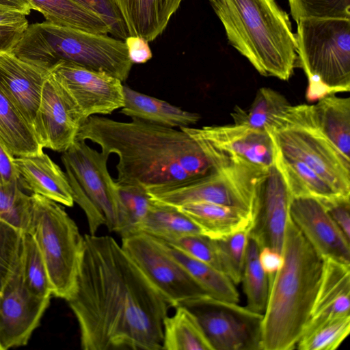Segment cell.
I'll return each mask as SVG.
<instances>
[{
	"label": "cell",
	"mask_w": 350,
	"mask_h": 350,
	"mask_svg": "<svg viewBox=\"0 0 350 350\" xmlns=\"http://www.w3.org/2000/svg\"><path fill=\"white\" fill-rule=\"evenodd\" d=\"M75 291L67 301L83 350H160L170 305L114 238L85 234Z\"/></svg>",
	"instance_id": "6da1fadb"
},
{
	"label": "cell",
	"mask_w": 350,
	"mask_h": 350,
	"mask_svg": "<svg viewBox=\"0 0 350 350\" xmlns=\"http://www.w3.org/2000/svg\"><path fill=\"white\" fill-rule=\"evenodd\" d=\"M77 139L90 140L118 157L119 184L146 189L173 185L215 170L196 142L181 129L137 119L120 122L92 116L80 126Z\"/></svg>",
	"instance_id": "7a4b0ae2"
},
{
	"label": "cell",
	"mask_w": 350,
	"mask_h": 350,
	"mask_svg": "<svg viewBox=\"0 0 350 350\" xmlns=\"http://www.w3.org/2000/svg\"><path fill=\"white\" fill-rule=\"evenodd\" d=\"M283 264L269 285L263 312L262 350L296 348L319 287L323 258L291 219L282 250Z\"/></svg>",
	"instance_id": "3957f363"
},
{
	"label": "cell",
	"mask_w": 350,
	"mask_h": 350,
	"mask_svg": "<svg viewBox=\"0 0 350 350\" xmlns=\"http://www.w3.org/2000/svg\"><path fill=\"white\" fill-rule=\"evenodd\" d=\"M228 43L265 77L288 80L297 66L295 34L275 0H208Z\"/></svg>",
	"instance_id": "277c9868"
},
{
	"label": "cell",
	"mask_w": 350,
	"mask_h": 350,
	"mask_svg": "<svg viewBox=\"0 0 350 350\" xmlns=\"http://www.w3.org/2000/svg\"><path fill=\"white\" fill-rule=\"evenodd\" d=\"M11 52L45 73L59 62H68L122 82L133 66L124 40L46 21L29 25Z\"/></svg>",
	"instance_id": "5b68a950"
},
{
	"label": "cell",
	"mask_w": 350,
	"mask_h": 350,
	"mask_svg": "<svg viewBox=\"0 0 350 350\" xmlns=\"http://www.w3.org/2000/svg\"><path fill=\"white\" fill-rule=\"evenodd\" d=\"M295 34L308 101L350 90V18H304Z\"/></svg>",
	"instance_id": "8992f818"
},
{
	"label": "cell",
	"mask_w": 350,
	"mask_h": 350,
	"mask_svg": "<svg viewBox=\"0 0 350 350\" xmlns=\"http://www.w3.org/2000/svg\"><path fill=\"white\" fill-rule=\"evenodd\" d=\"M31 224L43 257L51 295L68 301L73 295L83 250L84 237L61 204L30 195Z\"/></svg>",
	"instance_id": "52a82bcc"
},
{
	"label": "cell",
	"mask_w": 350,
	"mask_h": 350,
	"mask_svg": "<svg viewBox=\"0 0 350 350\" xmlns=\"http://www.w3.org/2000/svg\"><path fill=\"white\" fill-rule=\"evenodd\" d=\"M266 130L278 150L301 161L340 195L350 197V159L319 131L311 105H291Z\"/></svg>",
	"instance_id": "ba28073f"
},
{
	"label": "cell",
	"mask_w": 350,
	"mask_h": 350,
	"mask_svg": "<svg viewBox=\"0 0 350 350\" xmlns=\"http://www.w3.org/2000/svg\"><path fill=\"white\" fill-rule=\"evenodd\" d=\"M109 157L77 139L61 157L74 202L83 211L90 234L102 226L116 232L118 226V194L108 170Z\"/></svg>",
	"instance_id": "9c48e42d"
},
{
	"label": "cell",
	"mask_w": 350,
	"mask_h": 350,
	"mask_svg": "<svg viewBox=\"0 0 350 350\" xmlns=\"http://www.w3.org/2000/svg\"><path fill=\"white\" fill-rule=\"evenodd\" d=\"M266 169L233 166L178 184L146 190L153 201L174 207L204 202L235 207L252 215L255 184Z\"/></svg>",
	"instance_id": "30bf717a"
},
{
	"label": "cell",
	"mask_w": 350,
	"mask_h": 350,
	"mask_svg": "<svg viewBox=\"0 0 350 350\" xmlns=\"http://www.w3.org/2000/svg\"><path fill=\"white\" fill-rule=\"evenodd\" d=\"M180 129L196 142L215 170L238 165L265 169L274 164V146L265 130L235 123Z\"/></svg>",
	"instance_id": "8fae6325"
},
{
	"label": "cell",
	"mask_w": 350,
	"mask_h": 350,
	"mask_svg": "<svg viewBox=\"0 0 350 350\" xmlns=\"http://www.w3.org/2000/svg\"><path fill=\"white\" fill-rule=\"evenodd\" d=\"M181 306L196 317L213 350H262V313L210 295Z\"/></svg>",
	"instance_id": "7c38bea8"
},
{
	"label": "cell",
	"mask_w": 350,
	"mask_h": 350,
	"mask_svg": "<svg viewBox=\"0 0 350 350\" xmlns=\"http://www.w3.org/2000/svg\"><path fill=\"white\" fill-rule=\"evenodd\" d=\"M121 246L171 307L209 295L157 239L139 232L122 238Z\"/></svg>",
	"instance_id": "4fadbf2b"
},
{
	"label": "cell",
	"mask_w": 350,
	"mask_h": 350,
	"mask_svg": "<svg viewBox=\"0 0 350 350\" xmlns=\"http://www.w3.org/2000/svg\"><path fill=\"white\" fill-rule=\"evenodd\" d=\"M49 74L81 125L90 116L109 115L124 106V85L111 75L68 62H59Z\"/></svg>",
	"instance_id": "5bb4252c"
},
{
	"label": "cell",
	"mask_w": 350,
	"mask_h": 350,
	"mask_svg": "<svg viewBox=\"0 0 350 350\" xmlns=\"http://www.w3.org/2000/svg\"><path fill=\"white\" fill-rule=\"evenodd\" d=\"M291 199L286 183L274 163L262 172L254 187L249 238L259 249L269 247L282 252Z\"/></svg>",
	"instance_id": "9a60e30c"
},
{
	"label": "cell",
	"mask_w": 350,
	"mask_h": 350,
	"mask_svg": "<svg viewBox=\"0 0 350 350\" xmlns=\"http://www.w3.org/2000/svg\"><path fill=\"white\" fill-rule=\"evenodd\" d=\"M51 296L39 297L26 286L23 252L0 295V345L2 350L26 345L50 304Z\"/></svg>",
	"instance_id": "2e32d148"
},
{
	"label": "cell",
	"mask_w": 350,
	"mask_h": 350,
	"mask_svg": "<svg viewBox=\"0 0 350 350\" xmlns=\"http://www.w3.org/2000/svg\"><path fill=\"white\" fill-rule=\"evenodd\" d=\"M289 216L313 250L322 258L350 264L348 239L317 198L292 196Z\"/></svg>",
	"instance_id": "e0dca14e"
},
{
	"label": "cell",
	"mask_w": 350,
	"mask_h": 350,
	"mask_svg": "<svg viewBox=\"0 0 350 350\" xmlns=\"http://www.w3.org/2000/svg\"><path fill=\"white\" fill-rule=\"evenodd\" d=\"M80 126L66 96L48 74L34 129L39 144L43 148L63 152L76 140Z\"/></svg>",
	"instance_id": "ac0fdd59"
},
{
	"label": "cell",
	"mask_w": 350,
	"mask_h": 350,
	"mask_svg": "<svg viewBox=\"0 0 350 350\" xmlns=\"http://www.w3.org/2000/svg\"><path fill=\"white\" fill-rule=\"evenodd\" d=\"M48 74L12 52L0 54V90L18 109L33 131Z\"/></svg>",
	"instance_id": "d6986e66"
},
{
	"label": "cell",
	"mask_w": 350,
	"mask_h": 350,
	"mask_svg": "<svg viewBox=\"0 0 350 350\" xmlns=\"http://www.w3.org/2000/svg\"><path fill=\"white\" fill-rule=\"evenodd\" d=\"M349 311L350 264L324 258L319 287L302 334L325 321L350 314Z\"/></svg>",
	"instance_id": "ffe728a7"
},
{
	"label": "cell",
	"mask_w": 350,
	"mask_h": 350,
	"mask_svg": "<svg viewBox=\"0 0 350 350\" xmlns=\"http://www.w3.org/2000/svg\"><path fill=\"white\" fill-rule=\"evenodd\" d=\"M14 163L25 191L66 206H73L72 191L66 173L43 150L14 157Z\"/></svg>",
	"instance_id": "44dd1931"
},
{
	"label": "cell",
	"mask_w": 350,
	"mask_h": 350,
	"mask_svg": "<svg viewBox=\"0 0 350 350\" xmlns=\"http://www.w3.org/2000/svg\"><path fill=\"white\" fill-rule=\"evenodd\" d=\"M183 0H115L129 36L148 42L165 29Z\"/></svg>",
	"instance_id": "7402d4cb"
},
{
	"label": "cell",
	"mask_w": 350,
	"mask_h": 350,
	"mask_svg": "<svg viewBox=\"0 0 350 350\" xmlns=\"http://www.w3.org/2000/svg\"><path fill=\"white\" fill-rule=\"evenodd\" d=\"M176 208L191 218L204 235L212 239L250 230L252 223L251 213L232 206L198 202Z\"/></svg>",
	"instance_id": "603a6c76"
},
{
	"label": "cell",
	"mask_w": 350,
	"mask_h": 350,
	"mask_svg": "<svg viewBox=\"0 0 350 350\" xmlns=\"http://www.w3.org/2000/svg\"><path fill=\"white\" fill-rule=\"evenodd\" d=\"M124 104L121 113L131 119L172 128L190 127L200 116L181 109L167 102L123 86Z\"/></svg>",
	"instance_id": "cb8c5ba5"
},
{
	"label": "cell",
	"mask_w": 350,
	"mask_h": 350,
	"mask_svg": "<svg viewBox=\"0 0 350 350\" xmlns=\"http://www.w3.org/2000/svg\"><path fill=\"white\" fill-rule=\"evenodd\" d=\"M311 113L322 134L350 159V98L325 96L311 105Z\"/></svg>",
	"instance_id": "d4e9b609"
},
{
	"label": "cell",
	"mask_w": 350,
	"mask_h": 350,
	"mask_svg": "<svg viewBox=\"0 0 350 350\" xmlns=\"http://www.w3.org/2000/svg\"><path fill=\"white\" fill-rule=\"evenodd\" d=\"M27 1L51 24L92 33H109V26L101 17L72 0Z\"/></svg>",
	"instance_id": "484cf974"
},
{
	"label": "cell",
	"mask_w": 350,
	"mask_h": 350,
	"mask_svg": "<svg viewBox=\"0 0 350 350\" xmlns=\"http://www.w3.org/2000/svg\"><path fill=\"white\" fill-rule=\"evenodd\" d=\"M0 142L14 157L43 150L31 126L0 90Z\"/></svg>",
	"instance_id": "4316f807"
},
{
	"label": "cell",
	"mask_w": 350,
	"mask_h": 350,
	"mask_svg": "<svg viewBox=\"0 0 350 350\" xmlns=\"http://www.w3.org/2000/svg\"><path fill=\"white\" fill-rule=\"evenodd\" d=\"M274 150V163L292 196H310L318 200L342 196L306 163L281 152L275 146Z\"/></svg>",
	"instance_id": "83f0119b"
},
{
	"label": "cell",
	"mask_w": 350,
	"mask_h": 350,
	"mask_svg": "<svg viewBox=\"0 0 350 350\" xmlns=\"http://www.w3.org/2000/svg\"><path fill=\"white\" fill-rule=\"evenodd\" d=\"M157 239L167 252L187 270L210 296L238 303L239 294L235 284L224 273L187 255L172 245L161 239Z\"/></svg>",
	"instance_id": "f1b7e54d"
},
{
	"label": "cell",
	"mask_w": 350,
	"mask_h": 350,
	"mask_svg": "<svg viewBox=\"0 0 350 350\" xmlns=\"http://www.w3.org/2000/svg\"><path fill=\"white\" fill-rule=\"evenodd\" d=\"M175 309L163 321L162 349L213 350L196 317L185 306Z\"/></svg>",
	"instance_id": "f546056e"
},
{
	"label": "cell",
	"mask_w": 350,
	"mask_h": 350,
	"mask_svg": "<svg viewBox=\"0 0 350 350\" xmlns=\"http://www.w3.org/2000/svg\"><path fill=\"white\" fill-rule=\"evenodd\" d=\"M140 232L168 243L187 235L203 234L200 227L177 208L153 200Z\"/></svg>",
	"instance_id": "4dcf8cb0"
},
{
	"label": "cell",
	"mask_w": 350,
	"mask_h": 350,
	"mask_svg": "<svg viewBox=\"0 0 350 350\" xmlns=\"http://www.w3.org/2000/svg\"><path fill=\"white\" fill-rule=\"evenodd\" d=\"M116 184L118 215L116 232L123 238L140 232L152 200L144 187L118 183Z\"/></svg>",
	"instance_id": "1f68e13d"
},
{
	"label": "cell",
	"mask_w": 350,
	"mask_h": 350,
	"mask_svg": "<svg viewBox=\"0 0 350 350\" xmlns=\"http://www.w3.org/2000/svg\"><path fill=\"white\" fill-rule=\"evenodd\" d=\"M291 104L280 92L269 88H261L247 109L236 106L231 113L234 123L265 130Z\"/></svg>",
	"instance_id": "d6a6232c"
},
{
	"label": "cell",
	"mask_w": 350,
	"mask_h": 350,
	"mask_svg": "<svg viewBox=\"0 0 350 350\" xmlns=\"http://www.w3.org/2000/svg\"><path fill=\"white\" fill-rule=\"evenodd\" d=\"M259 247L248 239L241 281L247 299V308L254 312H264L269 296V279L259 262Z\"/></svg>",
	"instance_id": "836d02e7"
},
{
	"label": "cell",
	"mask_w": 350,
	"mask_h": 350,
	"mask_svg": "<svg viewBox=\"0 0 350 350\" xmlns=\"http://www.w3.org/2000/svg\"><path fill=\"white\" fill-rule=\"evenodd\" d=\"M350 332V314L322 322L304 332L296 348L299 350H335Z\"/></svg>",
	"instance_id": "e575fe53"
},
{
	"label": "cell",
	"mask_w": 350,
	"mask_h": 350,
	"mask_svg": "<svg viewBox=\"0 0 350 350\" xmlns=\"http://www.w3.org/2000/svg\"><path fill=\"white\" fill-rule=\"evenodd\" d=\"M23 273L27 288L39 297L52 296L46 265L33 235L24 233Z\"/></svg>",
	"instance_id": "d590c367"
},
{
	"label": "cell",
	"mask_w": 350,
	"mask_h": 350,
	"mask_svg": "<svg viewBox=\"0 0 350 350\" xmlns=\"http://www.w3.org/2000/svg\"><path fill=\"white\" fill-rule=\"evenodd\" d=\"M31 202L21 185L3 186L0 184V219L23 232L31 224Z\"/></svg>",
	"instance_id": "8d00e7d4"
},
{
	"label": "cell",
	"mask_w": 350,
	"mask_h": 350,
	"mask_svg": "<svg viewBox=\"0 0 350 350\" xmlns=\"http://www.w3.org/2000/svg\"><path fill=\"white\" fill-rule=\"evenodd\" d=\"M248 239L249 230H245L220 239H214L221 271L234 284L241 282Z\"/></svg>",
	"instance_id": "74e56055"
},
{
	"label": "cell",
	"mask_w": 350,
	"mask_h": 350,
	"mask_svg": "<svg viewBox=\"0 0 350 350\" xmlns=\"http://www.w3.org/2000/svg\"><path fill=\"white\" fill-rule=\"evenodd\" d=\"M24 233L0 219V295L21 257Z\"/></svg>",
	"instance_id": "f35d334b"
},
{
	"label": "cell",
	"mask_w": 350,
	"mask_h": 350,
	"mask_svg": "<svg viewBox=\"0 0 350 350\" xmlns=\"http://www.w3.org/2000/svg\"><path fill=\"white\" fill-rule=\"evenodd\" d=\"M292 18H350V0H288Z\"/></svg>",
	"instance_id": "ab89813d"
},
{
	"label": "cell",
	"mask_w": 350,
	"mask_h": 350,
	"mask_svg": "<svg viewBox=\"0 0 350 350\" xmlns=\"http://www.w3.org/2000/svg\"><path fill=\"white\" fill-rule=\"evenodd\" d=\"M168 243L187 255L221 271L214 239L204 234H198L187 235Z\"/></svg>",
	"instance_id": "60d3db41"
},
{
	"label": "cell",
	"mask_w": 350,
	"mask_h": 350,
	"mask_svg": "<svg viewBox=\"0 0 350 350\" xmlns=\"http://www.w3.org/2000/svg\"><path fill=\"white\" fill-rule=\"evenodd\" d=\"M94 12L107 24L109 33L116 38L124 40L129 31L115 0H72Z\"/></svg>",
	"instance_id": "b9f144b4"
},
{
	"label": "cell",
	"mask_w": 350,
	"mask_h": 350,
	"mask_svg": "<svg viewBox=\"0 0 350 350\" xmlns=\"http://www.w3.org/2000/svg\"><path fill=\"white\" fill-rule=\"evenodd\" d=\"M319 200L334 221L350 239V197L336 196Z\"/></svg>",
	"instance_id": "7bdbcfd3"
},
{
	"label": "cell",
	"mask_w": 350,
	"mask_h": 350,
	"mask_svg": "<svg viewBox=\"0 0 350 350\" xmlns=\"http://www.w3.org/2000/svg\"><path fill=\"white\" fill-rule=\"evenodd\" d=\"M14 159V157L0 142V184L3 186L21 185Z\"/></svg>",
	"instance_id": "ee69618b"
},
{
	"label": "cell",
	"mask_w": 350,
	"mask_h": 350,
	"mask_svg": "<svg viewBox=\"0 0 350 350\" xmlns=\"http://www.w3.org/2000/svg\"><path fill=\"white\" fill-rule=\"evenodd\" d=\"M130 60L133 64H144L152 58V52L146 39L129 36L125 40Z\"/></svg>",
	"instance_id": "f6af8a7d"
},
{
	"label": "cell",
	"mask_w": 350,
	"mask_h": 350,
	"mask_svg": "<svg viewBox=\"0 0 350 350\" xmlns=\"http://www.w3.org/2000/svg\"><path fill=\"white\" fill-rule=\"evenodd\" d=\"M258 259L261 267L268 276L270 285L275 273L282 266V252L269 247H264L259 250Z\"/></svg>",
	"instance_id": "bcb514c9"
},
{
	"label": "cell",
	"mask_w": 350,
	"mask_h": 350,
	"mask_svg": "<svg viewBox=\"0 0 350 350\" xmlns=\"http://www.w3.org/2000/svg\"><path fill=\"white\" fill-rule=\"evenodd\" d=\"M27 27L0 26V54L11 52Z\"/></svg>",
	"instance_id": "7dc6e473"
},
{
	"label": "cell",
	"mask_w": 350,
	"mask_h": 350,
	"mask_svg": "<svg viewBox=\"0 0 350 350\" xmlns=\"http://www.w3.org/2000/svg\"><path fill=\"white\" fill-rule=\"evenodd\" d=\"M26 16L21 11L0 7V26L27 27Z\"/></svg>",
	"instance_id": "c3c4849f"
},
{
	"label": "cell",
	"mask_w": 350,
	"mask_h": 350,
	"mask_svg": "<svg viewBox=\"0 0 350 350\" xmlns=\"http://www.w3.org/2000/svg\"><path fill=\"white\" fill-rule=\"evenodd\" d=\"M0 7L21 11L26 15L33 10L32 5L27 0H0Z\"/></svg>",
	"instance_id": "681fc988"
},
{
	"label": "cell",
	"mask_w": 350,
	"mask_h": 350,
	"mask_svg": "<svg viewBox=\"0 0 350 350\" xmlns=\"http://www.w3.org/2000/svg\"><path fill=\"white\" fill-rule=\"evenodd\" d=\"M0 350H2L1 345H0Z\"/></svg>",
	"instance_id": "f907efd6"
}]
</instances>
